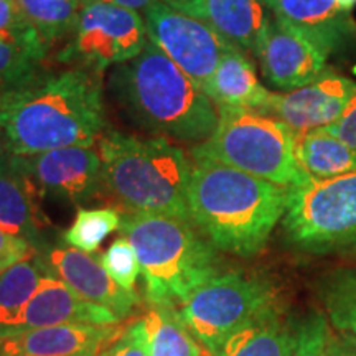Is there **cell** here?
Returning <instances> with one entry per match:
<instances>
[{"instance_id":"cell-8","label":"cell","mask_w":356,"mask_h":356,"mask_svg":"<svg viewBox=\"0 0 356 356\" xmlns=\"http://www.w3.org/2000/svg\"><path fill=\"white\" fill-rule=\"evenodd\" d=\"M287 238L312 252L356 244V172L289 188Z\"/></svg>"},{"instance_id":"cell-1","label":"cell","mask_w":356,"mask_h":356,"mask_svg":"<svg viewBox=\"0 0 356 356\" xmlns=\"http://www.w3.org/2000/svg\"><path fill=\"white\" fill-rule=\"evenodd\" d=\"M101 74L81 68L38 73L0 96V139L12 155L92 147L106 126Z\"/></svg>"},{"instance_id":"cell-38","label":"cell","mask_w":356,"mask_h":356,"mask_svg":"<svg viewBox=\"0 0 356 356\" xmlns=\"http://www.w3.org/2000/svg\"><path fill=\"white\" fill-rule=\"evenodd\" d=\"M6 152H7L6 145H3V142H2V139H0V155H2V154H6Z\"/></svg>"},{"instance_id":"cell-4","label":"cell","mask_w":356,"mask_h":356,"mask_svg":"<svg viewBox=\"0 0 356 356\" xmlns=\"http://www.w3.org/2000/svg\"><path fill=\"white\" fill-rule=\"evenodd\" d=\"M104 186L127 211L157 213L190 221L191 162L167 137L102 134L97 147Z\"/></svg>"},{"instance_id":"cell-18","label":"cell","mask_w":356,"mask_h":356,"mask_svg":"<svg viewBox=\"0 0 356 356\" xmlns=\"http://www.w3.org/2000/svg\"><path fill=\"white\" fill-rule=\"evenodd\" d=\"M210 25L244 53H256L270 24L264 0H162Z\"/></svg>"},{"instance_id":"cell-25","label":"cell","mask_w":356,"mask_h":356,"mask_svg":"<svg viewBox=\"0 0 356 356\" xmlns=\"http://www.w3.org/2000/svg\"><path fill=\"white\" fill-rule=\"evenodd\" d=\"M44 275L47 273L35 256L0 273V335L19 317Z\"/></svg>"},{"instance_id":"cell-23","label":"cell","mask_w":356,"mask_h":356,"mask_svg":"<svg viewBox=\"0 0 356 356\" xmlns=\"http://www.w3.org/2000/svg\"><path fill=\"white\" fill-rule=\"evenodd\" d=\"M296 154L300 167L314 180H328L356 172V149L325 127L297 134Z\"/></svg>"},{"instance_id":"cell-13","label":"cell","mask_w":356,"mask_h":356,"mask_svg":"<svg viewBox=\"0 0 356 356\" xmlns=\"http://www.w3.org/2000/svg\"><path fill=\"white\" fill-rule=\"evenodd\" d=\"M44 273L63 280L78 296L118 317L127 318L139 305L136 292L122 289L108 274L101 257L71 246H44L35 254Z\"/></svg>"},{"instance_id":"cell-27","label":"cell","mask_w":356,"mask_h":356,"mask_svg":"<svg viewBox=\"0 0 356 356\" xmlns=\"http://www.w3.org/2000/svg\"><path fill=\"white\" fill-rule=\"evenodd\" d=\"M121 225L122 216L115 208H79L73 225L63 233V241L95 254L108 236L121 229Z\"/></svg>"},{"instance_id":"cell-17","label":"cell","mask_w":356,"mask_h":356,"mask_svg":"<svg viewBox=\"0 0 356 356\" xmlns=\"http://www.w3.org/2000/svg\"><path fill=\"white\" fill-rule=\"evenodd\" d=\"M122 327L73 323L0 335V356H97Z\"/></svg>"},{"instance_id":"cell-22","label":"cell","mask_w":356,"mask_h":356,"mask_svg":"<svg viewBox=\"0 0 356 356\" xmlns=\"http://www.w3.org/2000/svg\"><path fill=\"white\" fill-rule=\"evenodd\" d=\"M149 356H213L172 304H149L142 317Z\"/></svg>"},{"instance_id":"cell-15","label":"cell","mask_w":356,"mask_h":356,"mask_svg":"<svg viewBox=\"0 0 356 356\" xmlns=\"http://www.w3.org/2000/svg\"><path fill=\"white\" fill-rule=\"evenodd\" d=\"M274 19L314 40L328 58L356 55V22L338 0H264Z\"/></svg>"},{"instance_id":"cell-28","label":"cell","mask_w":356,"mask_h":356,"mask_svg":"<svg viewBox=\"0 0 356 356\" xmlns=\"http://www.w3.org/2000/svg\"><path fill=\"white\" fill-rule=\"evenodd\" d=\"M322 300L332 328L356 335V273L338 270L325 280Z\"/></svg>"},{"instance_id":"cell-3","label":"cell","mask_w":356,"mask_h":356,"mask_svg":"<svg viewBox=\"0 0 356 356\" xmlns=\"http://www.w3.org/2000/svg\"><path fill=\"white\" fill-rule=\"evenodd\" d=\"M109 84L129 119L157 137L202 144L220 121L211 97L150 40L140 55L115 66Z\"/></svg>"},{"instance_id":"cell-39","label":"cell","mask_w":356,"mask_h":356,"mask_svg":"<svg viewBox=\"0 0 356 356\" xmlns=\"http://www.w3.org/2000/svg\"><path fill=\"white\" fill-rule=\"evenodd\" d=\"M92 0H81V6L84 7V6H88V3H91Z\"/></svg>"},{"instance_id":"cell-30","label":"cell","mask_w":356,"mask_h":356,"mask_svg":"<svg viewBox=\"0 0 356 356\" xmlns=\"http://www.w3.org/2000/svg\"><path fill=\"white\" fill-rule=\"evenodd\" d=\"M330 325L322 314H312L297 327L296 343L287 356H320Z\"/></svg>"},{"instance_id":"cell-34","label":"cell","mask_w":356,"mask_h":356,"mask_svg":"<svg viewBox=\"0 0 356 356\" xmlns=\"http://www.w3.org/2000/svg\"><path fill=\"white\" fill-rule=\"evenodd\" d=\"M325 129L330 134H333L335 137H338L340 140H343L345 144H348L350 147L356 149V95L353 99H351L345 113L341 114L335 122Z\"/></svg>"},{"instance_id":"cell-37","label":"cell","mask_w":356,"mask_h":356,"mask_svg":"<svg viewBox=\"0 0 356 356\" xmlns=\"http://www.w3.org/2000/svg\"><path fill=\"white\" fill-rule=\"evenodd\" d=\"M338 6L350 13L356 7V0H338Z\"/></svg>"},{"instance_id":"cell-21","label":"cell","mask_w":356,"mask_h":356,"mask_svg":"<svg viewBox=\"0 0 356 356\" xmlns=\"http://www.w3.org/2000/svg\"><path fill=\"white\" fill-rule=\"evenodd\" d=\"M296 337L297 327L275 309L234 332L216 356H287Z\"/></svg>"},{"instance_id":"cell-11","label":"cell","mask_w":356,"mask_h":356,"mask_svg":"<svg viewBox=\"0 0 356 356\" xmlns=\"http://www.w3.org/2000/svg\"><path fill=\"white\" fill-rule=\"evenodd\" d=\"M42 198L55 197L81 204L99 193L102 162L95 147H65L37 155H17Z\"/></svg>"},{"instance_id":"cell-19","label":"cell","mask_w":356,"mask_h":356,"mask_svg":"<svg viewBox=\"0 0 356 356\" xmlns=\"http://www.w3.org/2000/svg\"><path fill=\"white\" fill-rule=\"evenodd\" d=\"M42 195L17 155H0V226L37 249L47 246L43 231L48 220L40 207Z\"/></svg>"},{"instance_id":"cell-9","label":"cell","mask_w":356,"mask_h":356,"mask_svg":"<svg viewBox=\"0 0 356 356\" xmlns=\"http://www.w3.org/2000/svg\"><path fill=\"white\" fill-rule=\"evenodd\" d=\"M149 42L139 12L104 2H91L79 12L71 40L56 60L101 74L109 66L127 63Z\"/></svg>"},{"instance_id":"cell-14","label":"cell","mask_w":356,"mask_h":356,"mask_svg":"<svg viewBox=\"0 0 356 356\" xmlns=\"http://www.w3.org/2000/svg\"><path fill=\"white\" fill-rule=\"evenodd\" d=\"M254 55L267 83L292 91L317 81L328 70V55L293 26L270 20Z\"/></svg>"},{"instance_id":"cell-12","label":"cell","mask_w":356,"mask_h":356,"mask_svg":"<svg viewBox=\"0 0 356 356\" xmlns=\"http://www.w3.org/2000/svg\"><path fill=\"white\" fill-rule=\"evenodd\" d=\"M356 95V81L328 70L317 81L289 92H269L259 113L279 119L293 132L330 126Z\"/></svg>"},{"instance_id":"cell-35","label":"cell","mask_w":356,"mask_h":356,"mask_svg":"<svg viewBox=\"0 0 356 356\" xmlns=\"http://www.w3.org/2000/svg\"><path fill=\"white\" fill-rule=\"evenodd\" d=\"M320 356H356V335L330 328Z\"/></svg>"},{"instance_id":"cell-7","label":"cell","mask_w":356,"mask_h":356,"mask_svg":"<svg viewBox=\"0 0 356 356\" xmlns=\"http://www.w3.org/2000/svg\"><path fill=\"white\" fill-rule=\"evenodd\" d=\"M178 309L193 335L216 356L234 332L279 309V302L269 280L229 270L213 275Z\"/></svg>"},{"instance_id":"cell-6","label":"cell","mask_w":356,"mask_h":356,"mask_svg":"<svg viewBox=\"0 0 356 356\" xmlns=\"http://www.w3.org/2000/svg\"><path fill=\"white\" fill-rule=\"evenodd\" d=\"M218 111L215 132L191 149L193 159L215 160L286 188L312 180L297 160V132L287 124L251 109Z\"/></svg>"},{"instance_id":"cell-10","label":"cell","mask_w":356,"mask_h":356,"mask_svg":"<svg viewBox=\"0 0 356 356\" xmlns=\"http://www.w3.org/2000/svg\"><path fill=\"white\" fill-rule=\"evenodd\" d=\"M147 35L186 76L207 86L218 63L234 44L204 22L159 0L144 12ZM238 48V47H236Z\"/></svg>"},{"instance_id":"cell-20","label":"cell","mask_w":356,"mask_h":356,"mask_svg":"<svg viewBox=\"0 0 356 356\" xmlns=\"http://www.w3.org/2000/svg\"><path fill=\"white\" fill-rule=\"evenodd\" d=\"M203 91L218 108L251 109L257 113L270 92L259 83L254 65L246 53L236 47L222 55Z\"/></svg>"},{"instance_id":"cell-31","label":"cell","mask_w":356,"mask_h":356,"mask_svg":"<svg viewBox=\"0 0 356 356\" xmlns=\"http://www.w3.org/2000/svg\"><path fill=\"white\" fill-rule=\"evenodd\" d=\"M97 356H149L147 333L142 318L122 327L118 335L102 346Z\"/></svg>"},{"instance_id":"cell-32","label":"cell","mask_w":356,"mask_h":356,"mask_svg":"<svg viewBox=\"0 0 356 356\" xmlns=\"http://www.w3.org/2000/svg\"><path fill=\"white\" fill-rule=\"evenodd\" d=\"M35 254H37V249L26 239L12 234L10 231L0 226V273L17 262L30 259Z\"/></svg>"},{"instance_id":"cell-16","label":"cell","mask_w":356,"mask_h":356,"mask_svg":"<svg viewBox=\"0 0 356 356\" xmlns=\"http://www.w3.org/2000/svg\"><path fill=\"white\" fill-rule=\"evenodd\" d=\"M119 322L121 320L113 312L91 304L66 286L63 280L47 274L32 299L26 302L19 317L2 335L58 325H118Z\"/></svg>"},{"instance_id":"cell-5","label":"cell","mask_w":356,"mask_h":356,"mask_svg":"<svg viewBox=\"0 0 356 356\" xmlns=\"http://www.w3.org/2000/svg\"><path fill=\"white\" fill-rule=\"evenodd\" d=\"M119 231L139 259L149 304L180 307L200 286L221 273L216 248L190 221L126 211Z\"/></svg>"},{"instance_id":"cell-24","label":"cell","mask_w":356,"mask_h":356,"mask_svg":"<svg viewBox=\"0 0 356 356\" xmlns=\"http://www.w3.org/2000/svg\"><path fill=\"white\" fill-rule=\"evenodd\" d=\"M48 50L38 32L0 33V96L37 76Z\"/></svg>"},{"instance_id":"cell-36","label":"cell","mask_w":356,"mask_h":356,"mask_svg":"<svg viewBox=\"0 0 356 356\" xmlns=\"http://www.w3.org/2000/svg\"><path fill=\"white\" fill-rule=\"evenodd\" d=\"M92 2H104V3H113V6L131 8L136 12H145L152 3L159 2V0H92Z\"/></svg>"},{"instance_id":"cell-2","label":"cell","mask_w":356,"mask_h":356,"mask_svg":"<svg viewBox=\"0 0 356 356\" xmlns=\"http://www.w3.org/2000/svg\"><path fill=\"white\" fill-rule=\"evenodd\" d=\"M289 188L264 178L193 159L188 181L190 222L218 251L259 254L287 210Z\"/></svg>"},{"instance_id":"cell-33","label":"cell","mask_w":356,"mask_h":356,"mask_svg":"<svg viewBox=\"0 0 356 356\" xmlns=\"http://www.w3.org/2000/svg\"><path fill=\"white\" fill-rule=\"evenodd\" d=\"M38 32L17 0H0V33Z\"/></svg>"},{"instance_id":"cell-26","label":"cell","mask_w":356,"mask_h":356,"mask_svg":"<svg viewBox=\"0 0 356 356\" xmlns=\"http://www.w3.org/2000/svg\"><path fill=\"white\" fill-rule=\"evenodd\" d=\"M17 2L48 47L66 35H71L83 8L81 0H17Z\"/></svg>"},{"instance_id":"cell-29","label":"cell","mask_w":356,"mask_h":356,"mask_svg":"<svg viewBox=\"0 0 356 356\" xmlns=\"http://www.w3.org/2000/svg\"><path fill=\"white\" fill-rule=\"evenodd\" d=\"M101 262L115 284L129 292H136L137 279L142 274L140 264L132 244L126 238L115 239L101 256Z\"/></svg>"}]
</instances>
